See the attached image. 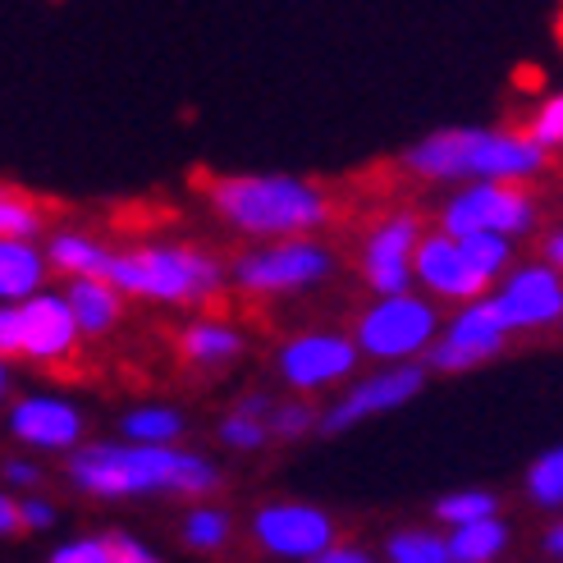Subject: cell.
<instances>
[{
    "mask_svg": "<svg viewBox=\"0 0 563 563\" xmlns=\"http://www.w3.org/2000/svg\"><path fill=\"white\" fill-rule=\"evenodd\" d=\"M0 476H5V490H14V495L46 490V467H42L37 459H5Z\"/></svg>",
    "mask_w": 563,
    "mask_h": 563,
    "instance_id": "cell-34",
    "label": "cell"
},
{
    "mask_svg": "<svg viewBox=\"0 0 563 563\" xmlns=\"http://www.w3.org/2000/svg\"><path fill=\"white\" fill-rule=\"evenodd\" d=\"M427 230V220L417 211L399 207L380 216L367 234H362V247H357V275L362 285L372 294H399V289H412V252H417V239Z\"/></svg>",
    "mask_w": 563,
    "mask_h": 563,
    "instance_id": "cell-13",
    "label": "cell"
},
{
    "mask_svg": "<svg viewBox=\"0 0 563 563\" xmlns=\"http://www.w3.org/2000/svg\"><path fill=\"white\" fill-rule=\"evenodd\" d=\"M459 243H463V252H467V262H472L476 271H482L486 285H495V279L518 262V243H514V239H504V234H486V230H476V234H463Z\"/></svg>",
    "mask_w": 563,
    "mask_h": 563,
    "instance_id": "cell-28",
    "label": "cell"
},
{
    "mask_svg": "<svg viewBox=\"0 0 563 563\" xmlns=\"http://www.w3.org/2000/svg\"><path fill=\"white\" fill-rule=\"evenodd\" d=\"M106 545H110V563H165L147 541H137L133 531H106Z\"/></svg>",
    "mask_w": 563,
    "mask_h": 563,
    "instance_id": "cell-35",
    "label": "cell"
},
{
    "mask_svg": "<svg viewBox=\"0 0 563 563\" xmlns=\"http://www.w3.org/2000/svg\"><path fill=\"white\" fill-rule=\"evenodd\" d=\"M55 522H60V509L42 495V490H27L19 495V527L23 531H33V537H42V531H51Z\"/></svg>",
    "mask_w": 563,
    "mask_h": 563,
    "instance_id": "cell-33",
    "label": "cell"
},
{
    "mask_svg": "<svg viewBox=\"0 0 563 563\" xmlns=\"http://www.w3.org/2000/svg\"><path fill=\"white\" fill-rule=\"evenodd\" d=\"M65 302L74 312V325L82 340H106V334H115V325L124 321V294L110 285L106 275H69L65 279Z\"/></svg>",
    "mask_w": 563,
    "mask_h": 563,
    "instance_id": "cell-18",
    "label": "cell"
},
{
    "mask_svg": "<svg viewBox=\"0 0 563 563\" xmlns=\"http://www.w3.org/2000/svg\"><path fill=\"white\" fill-rule=\"evenodd\" d=\"M247 537L271 559L307 563L340 537V522L312 499H266L262 509L247 518Z\"/></svg>",
    "mask_w": 563,
    "mask_h": 563,
    "instance_id": "cell-11",
    "label": "cell"
},
{
    "mask_svg": "<svg viewBox=\"0 0 563 563\" xmlns=\"http://www.w3.org/2000/svg\"><path fill=\"white\" fill-rule=\"evenodd\" d=\"M376 559L380 563H449V545H444V531L435 527H394Z\"/></svg>",
    "mask_w": 563,
    "mask_h": 563,
    "instance_id": "cell-25",
    "label": "cell"
},
{
    "mask_svg": "<svg viewBox=\"0 0 563 563\" xmlns=\"http://www.w3.org/2000/svg\"><path fill=\"white\" fill-rule=\"evenodd\" d=\"M46 563H110V545H106V531H97V537H69L60 541Z\"/></svg>",
    "mask_w": 563,
    "mask_h": 563,
    "instance_id": "cell-32",
    "label": "cell"
},
{
    "mask_svg": "<svg viewBox=\"0 0 563 563\" xmlns=\"http://www.w3.org/2000/svg\"><path fill=\"white\" fill-rule=\"evenodd\" d=\"M541 262H550V266H563V230H559V224H554V230H545V224H541Z\"/></svg>",
    "mask_w": 563,
    "mask_h": 563,
    "instance_id": "cell-39",
    "label": "cell"
},
{
    "mask_svg": "<svg viewBox=\"0 0 563 563\" xmlns=\"http://www.w3.org/2000/svg\"><path fill=\"white\" fill-rule=\"evenodd\" d=\"M307 563H380L367 545H357V541H344V537H334L321 554H312V559H307Z\"/></svg>",
    "mask_w": 563,
    "mask_h": 563,
    "instance_id": "cell-36",
    "label": "cell"
},
{
    "mask_svg": "<svg viewBox=\"0 0 563 563\" xmlns=\"http://www.w3.org/2000/svg\"><path fill=\"white\" fill-rule=\"evenodd\" d=\"M266 431L271 440H285V444H298L317 431V408L307 404V394H294V399L275 404L271 399V412H266Z\"/></svg>",
    "mask_w": 563,
    "mask_h": 563,
    "instance_id": "cell-29",
    "label": "cell"
},
{
    "mask_svg": "<svg viewBox=\"0 0 563 563\" xmlns=\"http://www.w3.org/2000/svg\"><path fill=\"white\" fill-rule=\"evenodd\" d=\"M490 514H504V504H499V495L486 490V486H459V490H449V495L435 504V522H440V527H463V522L490 518Z\"/></svg>",
    "mask_w": 563,
    "mask_h": 563,
    "instance_id": "cell-27",
    "label": "cell"
},
{
    "mask_svg": "<svg viewBox=\"0 0 563 563\" xmlns=\"http://www.w3.org/2000/svg\"><path fill=\"white\" fill-rule=\"evenodd\" d=\"M188 417L175 404H133L120 412V440L133 444H184Z\"/></svg>",
    "mask_w": 563,
    "mask_h": 563,
    "instance_id": "cell-23",
    "label": "cell"
},
{
    "mask_svg": "<svg viewBox=\"0 0 563 563\" xmlns=\"http://www.w3.org/2000/svg\"><path fill=\"white\" fill-rule=\"evenodd\" d=\"M110 285L124 298L152 302V307H207L224 294L230 275L224 262L202 243L179 239H152L133 247H110L106 271Z\"/></svg>",
    "mask_w": 563,
    "mask_h": 563,
    "instance_id": "cell-4",
    "label": "cell"
},
{
    "mask_svg": "<svg viewBox=\"0 0 563 563\" xmlns=\"http://www.w3.org/2000/svg\"><path fill=\"white\" fill-rule=\"evenodd\" d=\"M51 285V266L37 239L0 234V302H23Z\"/></svg>",
    "mask_w": 563,
    "mask_h": 563,
    "instance_id": "cell-19",
    "label": "cell"
},
{
    "mask_svg": "<svg viewBox=\"0 0 563 563\" xmlns=\"http://www.w3.org/2000/svg\"><path fill=\"white\" fill-rule=\"evenodd\" d=\"M522 490H527V499L537 504V509L559 514V504H563V449H559V444L541 449V454L527 463Z\"/></svg>",
    "mask_w": 563,
    "mask_h": 563,
    "instance_id": "cell-26",
    "label": "cell"
},
{
    "mask_svg": "<svg viewBox=\"0 0 563 563\" xmlns=\"http://www.w3.org/2000/svg\"><path fill=\"white\" fill-rule=\"evenodd\" d=\"M545 224V202L537 184H509V179H467V184H454V192L440 202V216H435V230L444 234H504V239H531Z\"/></svg>",
    "mask_w": 563,
    "mask_h": 563,
    "instance_id": "cell-6",
    "label": "cell"
},
{
    "mask_svg": "<svg viewBox=\"0 0 563 563\" xmlns=\"http://www.w3.org/2000/svg\"><path fill=\"white\" fill-rule=\"evenodd\" d=\"M10 394H14V367H10V357H0V408L10 404Z\"/></svg>",
    "mask_w": 563,
    "mask_h": 563,
    "instance_id": "cell-41",
    "label": "cell"
},
{
    "mask_svg": "<svg viewBox=\"0 0 563 563\" xmlns=\"http://www.w3.org/2000/svg\"><path fill=\"white\" fill-rule=\"evenodd\" d=\"M230 285L243 298L257 302H279V298H302L325 289L340 275V252H334L321 234H294V239H266L247 243L239 257L224 266Z\"/></svg>",
    "mask_w": 563,
    "mask_h": 563,
    "instance_id": "cell-5",
    "label": "cell"
},
{
    "mask_svg": "<svg viewBox=\"0 0 563 563\" xmlns=\"http://www.w3.org/2000/svg\"><path fill=\"white\" fill-rule=\"evenodd\" d=\"M42 252H46L51 275L69 279V275H101L106 271V257H110V243H101L97 234L74 230V224H69V230H55L42 243Z\"/></svg>",
    "mask_w": 563,
    "mask_h": 563,
    "instance_id": "cell-21",
    "label": "cell"
},
{
    "mask_svg": "<svg viewBox=\"0 0 563 563\" xmlns=\"http://www.w3.org/2000/svg\"><path fill=\"white\" fill-rule=\"evenodd\" d=\"M266 412H271V399H266V394H257V389L243 394V399L220 417V427H216L220 444H224V449H234V454H257V449H266V444H271Z\"/></svg>",
    "mask_w": 563,
    "mask_h": 563,
    "instance_id": "cell-24",
    "label": "cell"
},
{
    "mask_svg": "<svg viewBox=\"0 0 563 563\" xmlns=\"http://www.w3.org/2000/svg\"><path fill=\"white\" fill-rule=\"evenodd\" d=\"M431 385V372L421 362H380L372 376H349L334 394V404L317 412V431L321 435H344L367 427L376 417H389L408 404H417Z\"/></svg>",
    "mask_w": 563,
    "mask_h": 563,
    "instance_id": "cell-9",
    "label": "cell"
},
{
    "mask_svg": "<svg viewBox=\"0 0 563 563\" xmlns=\"http://www.w3.org/2000/svg\"><path fill=\"white\" fill-rule=\"evenodd\" d=\"M490 298L514 334H545L563 321V271L541 257L514 262L490 285Z\"/></svg>",
    "mask_w": 563,
    "mask_h": 563,
    "instance_id": "cell-12",
    "label": "cell"
},
{
    "mask_svg": "<svg viewBox=\"0 0 563 563\" xmlns=\"http://www.w3.org/2000/svg\"><path fill=\"white\" fill-rule=\"evenodd\" d=\"M440 330V302H431L421 289L399 294H372V302L353 321V344L367 362H421L427 344Z\"/></svg>",
    "mask_w": 563,
    "mask_h": 563,
    "instance_id": "cell-7",
    "label": "cell"
},
{
    "mask_svg": "<svg viewBox=\"0 0 563 563\" xmlns=\"http://www.w3.org/2000/svg\"><path fill=\"white\" fill-rule=\"evenodd\" d=\"M179 541L192 554H220V550H230V541H234V514L224 509V504H216L211 495L192 499L188 509H184V522H179Z\"/></svg>",
    "mask_w": 563,
    "mask_h": 563,
    "instance_id": "cell-22",
    "label": "cell"
},
{
    "mask_svg": "<svg viewBox=\"0 0 563 563\" xmlns=\"http://www.w3.org/2000/svg\"><path fill=\"white\" fill-rule=\"evenodd\" d=\"M514 330L499 317V307L490 294L459 302L449 317H440L435 340L421 353V367L431 376H467L476 367H490L495 357L509 353Z\"/></svg>",
    "mask_w": 563,
    "mask_h": 563,
    "instance_id": "cell-8",
    "label": "cell"
},
{
    "mask_svg": "<svg viewBox=\"0 0 563 563\" xmlns=\"http://www.w3.org/2000/svg\"><path fill=\"white\" fill-rule=\"evenodd\" d=\"M10 537H23V527H19V495L0 490V541H10Z\"/></svg>",
    "mask_w": 563,
    "mask_h": 563,
    "instance_id": "cell-38",
    "label": "cell"
},
{
    "mask_svg": "<svg viewBox=\"0 0 563 563\" xmlns=\"http://www.w3.org/2000/svg\"><path fill=\"white\" fill-rule=\"evenodd\" d=\"M175 353L192 372H224L247 353V334H243V325L224 321V317H192L175 334Z\"/></svg>",
    "mask_w": 563,
    "mask_h": 563,
    "instance_id": "cell-17",
    "label": "cell"
},
{
    "mask_svg": "<svg viewBox=\"0 0 563 563\" xmlns=\"http://www.w3.org/2000/svg\"><path fill=\"white\" fill-rule=\"evenodd\" d=\"M207 207L230 234L247 243L321 234L334 220V202L317 179L302 175H216L207 184Z\"/></svg>",
    "mask_w": 563,
    "mask_h": 563,
    "instance_id": "cell-3",
    "label": "cell"
},
{
    "mask_svg": "<svg viewBox=\"0 0 563 563\" xmlns=\"http://www.w3.org/2000/svg\"><path fill=\"white\" fill-rule=\"evenodd\" d=\"M14 353H19V312L14 302H0V357L14 362Z\"/></svg>",
    "mask_w": 563,
    "mask_h": 563,
    "instance_id": "cell-37",
    "label": "cell"
},
{
    "mask_svg": "<svg viewBox=\"0 0 563 563\" xmlns=\"http://www.w3.org/2000/svg\"><path fill=\"white\" fill-rule=\"evenodd\" d=\"M362 353L353 344L349 330H298L289 334L275 353V376L285 380V389L294 394H325L340 389L349 376H357Z\"/></svg>",
    "mask_w": 563,
    "mask_h": 563,
    "instance_id": "cell-10",
    "label": "cell"
},
{
    "mask_svg": "<svg viewBox=\"0 0 563 563\" xmlns=\"http://www.w3.org/2000/svg\"><path fill=\"white\" fill-rule=\"evenodd\" d=\"M444 545H449V563H499L514 545V527L504 514H490L463 527H449Z\"/></svg>",
    "mask_w": 563,
    "mask_h": 563,
    "instance_id": "cell-20",
    "label": "cell"
},
{
    "mask_svg": "<svg viewBox=\"0 0 563 563\" xmlns=\"http://www.w3.org/2000/svg\"><path fill=\"white\" fill-rule=\"evenodd\" d=\"M550 152H541L522 129L504 124H449L421 133L404 152V170L421 184H467V179H509L541 184L550 175Z\"/></svg>",
    "mask_w": 563,
    "mask_h": 563,
    "instance_id": "cell-2",
    "label": "cell"
},
{
    "mask_svg": "<svg viewBox=\"0 0 563 563\" xmlns=\"http://www.w3.org/2000/svg\"><path fill=\"white\" fill-rule=\"evenodd\" d=\"M541 554H545V559H559V554H563V527H559V522L541 537Z\"/></svg>",
    "mask_w": 563,
    "mask_h": 563,
    "instance_id": "cell-40",
    "label": "cell"
},
{
    "mask_svg": "<svg viewBox=\"0 0 563 563\" xmlns=\"http://www.w3.org/2000/svg\"><path fill=\"white\" fill-rule=\"evenodd\" d=\"M412 289H421L431 302H444V307H459V302L490 294L482 271L467 262L463 243L444 230H421L417 252H412Z\"/></svg>",
    "mask_w": 563,
    "mask_h": 563,
    "instance_id": "cell-15",
    "label": "cell"
},
{
    "mask_svg": "<svg viewBox=\"0 0 563 563\" xmlns=\"http://www.w3.org/2000/svg\"><path fill=\"white\" fill-rule=\"evenodd\" d=\"M5 427L23 449H33V454H69L74 444L88 440V417H82V408L51 389L19 394L5 412Z\"/></svg>",
    "mask_w": 563,
    "mask_h": 563,
    "instance_id": "cell-16",
    "label": "cell"
},
{
    "mask_svg": "<svg viewBox=\"0 0 563 563\" xmlns=\"http://www.w3.org/2000/svg\"><path fill=\"white\" fill-rule=\"evenodd\" d=\"M46 224V211L19 188H0V234H19V239H37Z\"/></svg>",
    "mask_w": 563,
    "mask_h": 563,
    "instance_id": "cell-31",
    "label": "cell"
},
{
    "mask_svg": "<svg viewBox=\"0 0 563 563\" xmlns=\"http://www.w3.org/2000/svg\"><path fill=\"white\" fill-rule=\"evenodd\" d=\"M65 476L92 499H202L224 486V472L188 444L82 440L65 454Z\"/></svg>",
    "mask_w": 563,
    "mask_h": 563,
    "instance_id": "cell-1",
    "label": "cell"
},
{
    "mask_svg": "<svg viewBox=\"0 0 563 563\" xmlns=\"http://www.w3.org/2000/svg\"><path fill=\"white\" fill-rule=\"evenodd\" d=\"M19 312V362H33V367H69L82 349V334L74 325V312L60 289H37L33 298L14 302Z\"/></svg>",
    "mask_w": 563,
    "mask_h": 563,
    "instance_id": "cell-14",
    "label": "cell"
},
{
    "mask_svg": "<svg viewBox=\"0 0 563 563\" xmlns=\"http://www.w3.org/2000/svg\"><path fill=\"white\" fill-rule=\"evenodd\" d=\"M522 133H527L541 152L559 156V147H563V92H559V88H554V92H545L537 106H531V115H527Z\"/></svg>",
    "mask_w": 563,
    "mask_h": 563,
    "instance_id": "cell-30",
    "label": "cell"
}]
</instances>
